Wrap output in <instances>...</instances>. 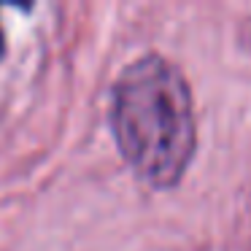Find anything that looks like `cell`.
Here are the masks:
<instances>
[{
    "label": "cell",
    "mask_w": 251,
    "mask_h": 251,
    "mask_svg": "<svg viewBox=\"0 0 251 251\" xmlns=\"http://www.w3.org/2000/svg\"><path fill=\"white\" fill-rule=\"evenodd\" d=\"M111 127L143 181L173 186L195 154L192 95L178 68L159 54L132 62L114 87Z\"/></svg>",
    "instance_id": "cell-1"
},
{
    "label": "cell",
    "mask_w": 251,
    "mask_h": 251,
    "mask_svg": "<svg viewBox=\"0 0 251 251\" xmlns=\"http://www.w3.org/2000/svg\"><path fill=\"white\" fill-rule=\"evenodd\" d=\"M0 54H3V30H0Z\"/></svg>",
    "instance_id": "cell-2"
}]
</instances>
